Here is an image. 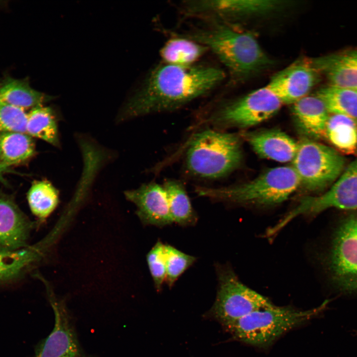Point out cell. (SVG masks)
<instances>
[{"instance_id": "6da1fadb", "label": "cell", "mask_w": 357, "mask_h": 357, "mask_svg": "<svg viewBox=\"0 0 357 357\" xmlns=\"http://www.w3.org/2000/svg\"><path fill=\"white\" fill-rule=\"evenodd\" d=\"M225 76L221 69L209 65L161 63L148 73L124 104L118 120L178 109L209 93Z\"/></svg>"}, {"instance_id": "7a4b0ae2", "label": "cell", "mask_w": 357, "mask_h": 357, "mask_svg": "<svg viewBox=\"0 0 357 357\" xmlns=\"http://www.w3.org/2000/svg\"><path fill=\"white\" fill-rule=\"evenodd\" d=\"M182 36L206 46L236 77H246L274 63L251 33L220 21H212Z\"/></svg>"}, {"instance_id": "3957f363", "label": "cell", "mask_w": 357, "mask_h": 357, "mask_svg": "<svg viewBox=\"0 0 357 357\" xmlns=\"http://www.w3.org/2000/svg\"><path fill=\"white\" fill-rule=\"evenodd\" d=\"M338 211L329 225L319 258L333 291L357 295V209Z\"/></svg>"}, {"instance_id": "277c9868", "label": "cell", "mask_w": 357, "mask_h": 357, "mask_svg": "<svg viewBox=\"0 0 357 357\" xmlns=\"http://www.w3.org/2000/svg\"><path fill=\"white\" fill-rule=\"evenodd\" d=\"M242 159L238 135L212 129L195 133L184 157V168L191 176L206 179L223 177L234 171Z\"/></svg>"}, {"instance_id": "5b68a950", "label": "cell", "mask_w": 357, "mask_h": 357, "mask_svg": "<svg viewBox=\"0 0 357 357\" xmlns=\"http://www.w3.org/2000/svg\"><path fill=\"white\" fill-rule=\"evenodd\" d=\"M300 185L292 166H283L270 169L244 183L219 188L198 186L194 191L217 201L267 206L285 201Z\"/></svg>"}, {"instance_id": "8992f818", "label": "cell", "mask_w": 357, "mask_h": 357, "mask_svg": "<svg viewBox=\"0 0 357 357\" xmlns=\"http://www.w3.org/2000/svg\"><path fill=\"white\" fill-rule=\"evenodd\" d=\"M328 302L326 300L320 306L308 310L274 304L252 312L226 329L234 339L253 347L266 349L284 334L316 316Z\"/></svg>"}, {"instance_id": "52a82bcc", "label": "cell", "mask_w": 357, "mask_h": 357, "mask_svg": "<svg viewBox=\"0 0 357 357\" xmlns=\"http://www.w3.org/2000/svg\"><path fill=\"white\" fill-rule=\"evenodd\" d=\"M300 185L312 192L324 190L346 168V161L335 149L307 137L298 143L292 161Z\"/></svg>"}, {"instance_id": "ba28073f", "label": "cell", "mask_w": 357, "mask_h": 357, "mask_svg": "<svg viewBox=\"0 0 357 357\" xmlns=\"http://www.w3.org/2000/svg\"><path fill=\"white\" fill-rule=\"evenodd\" d=\"M217 271L219 286L210 314L225 328L253 311L274 305L241 283L229 267L218 265Z\"/></svg>"}, {"instance_id": "9c48e42d", "label": "cell", "mask_w": 357, "mask_h": 357, "mask_svg": "<svg viewBox=\"0 0 357 357\" xmlns=\"http://www.w3.org/2000/svg\"><path fill=\"white\" fill-rule=\"evenodd\" d=\"M282 104L266 86L221 106L209 116L207 121L217 127H249L273 117Z\"/></svg>"}, {"instance_id": "30bf717a", "label": "cell", "mask_w": 357, "mask_h": 357, "mask_svg": "<svg viewBox=\"0 0 357 357\" xmlns=\"http://www.w3.org/2000/svg\"><path fill=\"white\" fill-rule=\"evenodd\" d=\"M330 208L339 211L357 209V158L346 167L327 191L320 195L302 197L281 223L286 226L299 215L315 216Z\"/></svg>"}, {"instance_id": "8fae6325", "label": "cell", "mask_w": 357, "mask_h": 357, "mask_svg": "<svg viewBox=\"0 0 357 357\" xmlns=\"http://www.w3.org/2000/svg\"><path fill=\"white\" fill-rule=\"evenodd\" d=\"M288 4L275 0H190L183 3L186 16L215 21L225 17L259 15L278 10Z\"/></svg>"}, {"instance_id": "7c38bea8", "label": "cell", "mask_w": 357, "mask_h": 357, "mask_svg": "<svg viewBox=\"0 0 357 357\" xmlns=\"http://www.w3.org/2000/svg\"><path fill=\"white\" fill-rule=\"evenodd\" d=\"M319 75L310 60H298L273 75L266 86L282 104H293L308 95Z\"/></svg>"}, {"instance_id": "4fadbf2b", "label": "cell", "mask_w": 357, "mask_h": 357, "mask_svg": "<svg viewBox=\"0 0 357 357\" xmlns=\"http://www.w3.org/2000/svg\"><path fill=\"white\" fill-rule=\"evenodd\" d=\"M124 195L136 206V215L144 225L163 227L173 223L163 185L156 182L144 183L125 191Z\"/></svg>"}, {"instance_id": "5bb4252c", "label": "cell", "mask_w": 357, "mask_h": 357, "mask_svg": "<svg viewBox=\"0 0 357 357\" xmlns=\"http://www.w3.org/2000/svg\"><path fill=\"white\" fill-rule=\"evenodd\" d=\"M55 325L49 335L37 346L34 357H78L83 355L68 314L62 306L51 299Z\"/></svg>"}, {"instance_id": "9a60e30c", "label": "cell", "mask_w": 357, "mask_h": 357, "mask_svg": "<svg viewBox=\"0 0 357 357\" xmlns=\"http://www.w3.org/2000/svg\"><path fill=\"white\" fill-rule=\"evenodd\" d=\"M33 224L10 198L0 195V252L27 247Z\"/></svg>"}, {"instance_id": "2e32d148", "label": "cell", "mask_w": 357, "mask_h": 357, "mask_svg": "<svg viewBox=\"0 0 357 357\" xmlns=\"http://www.w3.org/2000/svg\"><path fill=\"white\" fill-rule=\"evenodd\" d=\"M326 76L329 85L357 91V50H350L310 60Z\"/></svg>"}, {"instance_id": "e0dca14e", "label": "cell", "mask_w": 357, "mask_h": 357, "mask_svg": "<svg viewBox=\"0 0 357 357\" xmlns=\"http://www.w3.org/2000/svg\"><path fill=\"white\" fill-rule=\"evenodd\" d=\"M246 139L261 157L279 162L292 161L298 143L278 129H266L246 134Z\"/></svg>"}, {"instance_id": "ac0fdd59", "label": "cell", "mask_w": 357, "mask_h": 357, "mask_svg": "<svg viewBox=\"0 0 357 357\" xmlns=\"http://www.w3.org/2000/svg\"><path fill=\"white\" fill-rule=\"evenodd\" d=\"M292 113L298 128L305 137L315 140L325 136L330 114L316 95H307L294 103Z\"/></svg>"}, {"instance_id": "d6986e66", "label": "cell", "mask_w": 357, "mask_h": 357, "mask_svg": "<svg viewBox=\"0 0 357 357\" xmlns=\"http://www.w3.org/2000/svg\"><path fill=\"white\" fill-rule=\"evenodd\" d=\"M55 98L34 89L25 80L7 77L0 85V100L23 110L43 106Z\"/></svg>"}, {"instance_id": "ffe728a7", "label": "cell", "mask_w": 357, "mask_h": 357, "mask_svg": "<svg viewBox=\"0 0 357 357\" xmlns=\"http://www.w3.org/2000/svg\"><path fill=\"white\" fill-rule=\"evenodd\" d=\"M208 49L182 36L169 40L162 47L160 55L163 63L181 66L194 65Z\"/></svg>"}, {"instance_id": "44dd1931", "label": "cell", "mask_w": 357, "mask_h": 357, "mask_svg": "<svg viewBox=\"0 0 357 357\" xmlns=\"http://www.w3.org/2000/svg\"><path fill=\"white\" fill-rule=\"evenodd\" d=\"M325 136L338 150L346 154L357 153V123L343 115L330 114Z\"/></svg>"}, {"instance_id": "7402d4cb", "label": "cell", "mask_w": 357, "mask_h": 357, "mask_svg": "<svg viewBox=\"0 0 357 357\" xmlns=\"http://www.w3.org/2000/svg\"><path fill=\"white\" fill-rule=\"evenodd\" d=\"M35 153V145L31 136L25 133H0V163L11 166L24 163Z\"/></svg>"}, {"instance_id": "603a6c76", "label": "cell", "mask_w": 357, "mask_h": 357, "mask_svg": "<svg viewBox=\"0 0 357 357\" xmlns=\"http://www.w3.org/2000/svg\"><path fill=\"white\" fill-rule=\"evenodd\" d=\"M167 195L173 223L182 226H194L197 216L185 189L180 181L167 179L163 185Z\"/></svg>"}, {"instance_id": "cb8c5ba5", "label": "cell", "mask_w": 357, "mask_h": 357, "mask_svg": "<svg viewBox=\"0 0 357 357\" xmlns=\"http://www.w3.org/2000/svg\"><path fill=\"white\" fill-rule=\"evenodd\" d=\"M26 133L59 147V134L55 111L50 107L43 106L32 109L27 113Z\"/></svg>"}, {"instance_id": "d4e9b609", "label": "cell", "mask_w": 357, "mask_h": 357, "mask_svg": "<svg viewBox=\"0 0 357 357\" xmlns=\"http://www.w3.org/2000/svg\"><path fill=\"white\" fill-rule=\"evenodd\" d=\"M316 95L330 114L346 116L357 123V91L331 85L320 89Z\"/></svg>"}, {"instance_id": "484cf974", "label": "cell", "mask_w": 357, "mask_h": 357, "mask_svg": "<svg viewBox=\"0 0 357 357\" xmlns=\"http://www.w3.org/2000/svg\"><path fill=\"white\" fill-rule=\"evenodd\" d=\"M27 200L32 214L41 222L53 212L59 202L58 190L46 180H35L27 193Z\"/></svg>"}, {"instance_id": "4316f807", "label": "cell", "mask_w": 357, "mask_h": 357, "mask_svg": "<svg viewBox=\"0 0 357 357\" xmlns=\"http://www.w3.org/2000/svg\"><path fill=\"white\" fill-rule=\"evenodd\" d=\"M40 254V249L37 246L0 252V283L20 277Z\"/></svg>"}, {"instance_id": "83f0119b", "label": "cell", "mask_w": 357, "mask_h": 357, "mask_svg": "<svg viewBox=\"0 0 357 357\" xmlns=\"http://www.w3.org/2000/svg\"><path fill=\"white\" fill-rule=\"evenodd\" d=\"M164 253L166 267V282L171 288L184 271L194 263L196 258L168 244L164 245Z\"/></svg>"}, {"instance_id": "f1b7e54d", "label": "cell", "mask_w": 357, "mask_h": 357, "mask_svg": "<svg viewBox=\"0 0 357 357\" xmlns=\"http://www.w3.org/2000/svg\"><path fill=\"white\" fill-rule=\"evenodd\" d=\"M27 113L25 110L0 100V133L16 132L26 133Z\"/></svg>"}, {"instance_id": "f546056e", "label": "cell", "mask_w": 357, "mask_h": 357, "mask_svg": "<svg viewBox=\"0 0 357 357\" xmlns=\"http://www.w3.org/2000/svg\"><path fill=\"white\" fill-rule=\"evenodd\" d=\"M164 245L165 244L158 240L146 256L148 268L158 292L161 290L166 279Z\"/></svg>"}, {"instance_id": "4dcf8cb0", "label": "cell", "mask_w": 357, "mask_h": 357, "mask_svg": "<svg viewBox=\"0 0 357 357\" xmlns=\"http://www.w3.org/2000/svg\"><path fill=\"white\" fill-rule=\"evenodd\" d=\"M8 167L9 166L0 163V174L2 172H4L6 171H7Z\"/></svg>"}, {"instance_id": "1f68e13d", "label": "cell", "mask_w": 357, "mask_h": 357, "mask_svg": "<svg viewBox=\"0 0 357 357\" xmlns=\"http://www.w3.org/2000/svg\"><path fill=\"white\" fill-rule=\"evenodd\" d=\"M78 357H85L83 355H82V356Z\"/></svg>"}]
</instances>
